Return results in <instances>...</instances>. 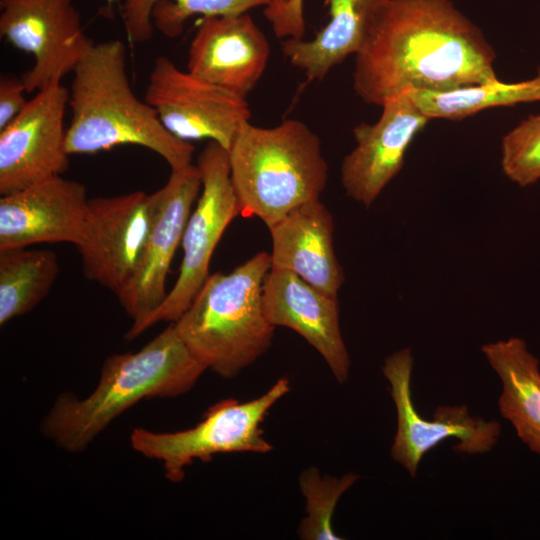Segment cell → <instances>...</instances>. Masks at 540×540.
<instances>
[{
    "mask_svg": "<svg viewBox=\"0 0 540 540\" xmlns=\"http://www.w3.org/2000/svg\"><path fill=\"white\" fill-rule=\"evenodd\" d=\"M69 91L62 82L36 92L0 130V194L62 175L69 167L64 120Z\"/></svg>",
    "mask_w": 540,
    "mask_h": 540,
    "instance_id": "obj_12",
    "label": "cell"
},
{
    "mask_svg": "<svg viewBox=\"0 0 540 540\" xmlns=\"http://www.w3.org/2000/svg\"><path fill=\"white\" fill-rule=\"evenodd\" d=\"M495 59L481 29L450 0H383L355 53L353 88L381 106L410 90L494 82Z\"/></svg>",
    "mask_w": 540,
    "mask_h": 540,
    "instance_id": "obj_1",
    "label": "cell"
},
{
    "mask_svg": "<svg viewBox=\"0 0 540 540\" xmlns=\"http://www.w3.org/2000/svg\"><path fill=\"white\" fill-rule=\"evenodd\" d=\"M144 100L175 137L208 139L227 151L251 115L246 98L181 70L166 56L154 60Z\"/></svg>",
    "mask_w": 540,
    "mask_h": 540,
    "instance_id": "obj_9",
    "label": "cell"
},
{
    "mask_svg": "<svg viewBox=\"0 0 540 540\" xmlns=\"http://www.w3.org/2000/svg\"><path fill=\"white\" fill-rule=\"evenodd\" d=\"M268 4L269 0H123L120 15L127 41L138 45L150 40L154 29L177 37L195 15H237Z\"/></svg>",
    "mask_w": 540,
    "mask_h": 540,
    "instance_id": "obj_21",
    "label": "cell"
},
{
    "mask_svg": "<svg viewBox=\"0 0 540 540\" xmlns=\"http://www.w3.org/2000/svg\"><path fill=\"white\" fill-rule=\"evenodd\" d=\"M271 257L259 252L228 274H210L174 323L193 355L224 378L237 376L271 346L275 327L262 289Z\"/></svg>",
    "mask_w": 540,
    "mask_h": 540,
    "instance_id": "obj_5",
    "label": "cell"
},
{
    "mask_svg": "<svg viewBox=\"0 0 540 540\" xmlns=\"http://www.w3.org/2000/svg\"><path fill=\"white\" fill-rule=\"evenodd\" d=\"M89 199L83 184L54 176L0 198V251L81 242Z\"/></svg>",
    "mask_w": 540,
    "mask_h": 540,
    "instance_id": "obj_15",
    "label": "cell"
},
{
    "mask_svg": "<svg viewBox=\"0 0 540 540\" xmlns=\"http://www.w3.org/2000/svg\"><path fill=\"white\" fill-rule=\"evenodd\" d=\"M382 1L328 0V23L311 40L283 41V54L309 80H322L359 50Z\"/></svg>",
    "mask_w": 540,
    "mask_h": 540,
    "instance_id": "obj_20",
    "label": "cell"
},
{
    "mask_svg": "<svg viewBox=\"0 0 540 540\" xmlns=\"http://www.w3.org/2000/svg\"><path fill=\"white\" fill-rule=\"evenodd\" d=\"M413 366V354L408 347L390 354L382 365L397 420L391 458L415 478L425 454L450 438L458 440L453 446L457 453L490 452L501 435L499 422L474 416L465 405H440L431 420L418 413L411 390Z\"/></svg>",
    "mask_w": 540,
    "mask_h": 540,
    "instance_id": "obj_8",
    "label": "cell"
},
{
    "mask_svg": "<svg viewBox=\"0 0 540 540\" xmlns=\"http://www.w3.org/2000/svg\"><path fill=\"white\" fill-rule=\"evenodd\" d=\"M269 55L267 38L248 13L207 17L191 40L187 70L246 98L262 77Z\"/></svg>",
    "mask_w": 540,
    "mask_h": 540,
    "instance_id": "obj_16",
    "label": "cell"
},
{
    "mask_svg": "<svg viewBox=\"0 0 540 540\" xmlns=\"http://www.w3.org/2000/svg\"><path fill=\"white\" fill-rule=\"evenodd\" d=\"M0 35L32 55L21 77L29 93L61 82L93 45L72 0H0Z\"/></svg>",
    "mask_w": 540,
    "mask_h": 540,
    "instance_id": "obj_11",
    "label": "cell"
},
{
    "mask_svg": "<svg viewBox=\"0 0 540 540\" xmlns=\"http://www.w3.org/2000/svg\"><path fill=\"white\" fill-rule=\"evenodd\" d=\"M201 189L200 171L190 164L171 170L167 183L158 190L157 214L143 256L131 281L116 296L133 320L131 327L142 323L165 299L170 264Z\"/></svg>",
    "mask_w": 540,
    "mask_h": 540,
    "instance_id": "obj_13",
    "label": "cell"
},
{
    "mask_svg": "<svg viewBox=\"0 0 540 540\" xmlns=\"http://www.w3.org/2000/svg\"><path fill=\"white\" fill-rule=\"evenodd\" d=\"M241 215L271 226L298 205L319 199L328 166L319 137L302 121L271 128L245 123L228 149Z\"/></svg>",
    "mask_w": 540,
    "mask_h": 540,
    "instance_id": "obj_4",
    "label": "cell"
},
{
    "mask_svg": "<svg viewBox=\"0 0 540 540\" xmlns=\"http://www.w3.org/2000/svg\"><path fill=\"white\" fill-rule=\"evenodd\" d=\"M23 81L11 76L0 79V130L6 127L27 105Z\"/></svg>",
    "mask_w": 540,
    "mask_h": 540,
    "instance_id": "obj_27",
    "label": "cell"
},
{
    "mask_svg": "<svg viewBox=\"0 0 540 540\" xmlns=\"http://www.w3.org/2000/svg\"><path fill=\"white\" fill-rule=\"evenodd\" d=\"M264 15L279 38L302 39L305 32L304 0H269Z\"/></svg>",
    "mask_w": 540,
    "mask_h": 540,
    "instance_id": "obj_26",
    "label": "cell"
},
{
    "mask_svg": "<svg viewBox=\"0 0 540 540\" xmlns=\"http://www.w3.org/2000/svg\"><path fill=\"white\" fill-rule=\"evenodd\" d=\"M264 313L274 326L287 327L320 353L339 384L351 368L340 322L337 297L329 296L295 273L271 268L262 289Z\"/></svg>",
    "mask_w": 540,
    "mask_h": 540,
    "instance_id": "obj_17",
    "label": "cell"
},
{
    "mask_svg": "<svg viewBox=\"0 0 540 540\" xmlns=\"http://www.w3.org/2000/svg\"><path fill=\"white\" fill-rule=\"evenodd\" d=\"M501 167L521 187L540 181V115H530L504 135Z\"/></svg>",
    "mask_w": 540,
    "mask_h": 540,
    "instance_id": "obj_25",
    "label": "cell"
},
{
    "mask_svg": "<svg viewBox=\"0 0 540 540\" xmlns=\"http://www.w3.org/2000/svg\"><path fill=\"white\" fill-rule=\"evenodd\" d=\"M289 390V380L282 377L258 398L217 402L187 430L160 433L135 428L131 446L143 456L159 460L171 482L182 481L185 468L196 459L206 462L219 453H268L273 446L264 438L261 425L272 406Z\"/></svg>",
    "mask_w": 540,
    "mask_h": 540,
    "instance_id": "obj_6",
    "label": "cell"
},
{
    "mask_svg": "<svg viewBox=\"0 0 540 540\" xmlns=\"http://www.w3.org/2000/svg\"><path fill=\"white\" fill-rule=\"evenodd\" d=\"M501 382L498 408L519 439L540 456V362L520 337L481 347Z\"/></svg>",
    "mask_w": 540,
    "mask_h": 540,
    "instance_id": "obj_19",
    "label": "cell"
},
{
    "mask_svg": "<svg viewBox=\"0 0 540 540\" xmlns=\"http://www.w3.org/2000/svg\"><path fill=\"white\" fill-rule=\"evenodd\" d=\"M381 107L375 123L354 127L356 146L344 157L340 169L347 195L367 208L400 172L410 143L429 120L407 92L386 100Z\"/></svg>",
    "mask_w": 540,
    "mask_h": 540,
    "instance_id": "obj_14",
    "label": "cell"
},
{
    "mask_svg": "<svg viewBox=\"0 0 540 540\" xmlns=\"http://www.w3.org/2000/svg\"><path fill=\"white\" fill-rule=\"evenodd\" d=\"M158 190L89 199L84 235L76 247L83 273L116 296L135 275L157 214Z\"/></svg>",
    "mask_w": 540,
    "mask_h": 540,
    "instance_id": "obj_10",
    "label": "cell"
},
{
    "mask_svg": "<svg viewBox=\"0 0 540 540\" xmlns=\"http://www.w3.org/2000/svg\"><path fill=\"white\" fill-rule=\"evenodd\" d=\"M268 229L271 268L291 271L337 297L345 276L334 251L333 217L319 199L298 205Z\"/></svg>",
    "mask_w": 540,
    "mask_h": 540,
    "instance_id": "obj_18",
    "label": "cell"
},
{
    "mask_svg": "<svg viewBox=\"0 0 540 540\" xmlns=\"http://www.w3.org/2000/svg\"><path fill=\"white\" fill-rule=\"evenodd\" d=\"M359 479L354 472L340 477L321 475L316 467H309L299 476V487L306 500V516L298 527L303 540H340L333 528V515L341 496Z\"/></svg>",
    "mask_w": 540,
    "mask_h": 540,
    "instance_id": "obj_24",
    "label": "cell"
},
{
    "mask_svg": "<svg viewBox=\"0 0 540 540\" xmlns=\"http://www.w3.org/2000/svg\"><path fill=\"white\" fill-rule=\"evenodd\" d=\"M429 118L461 120L484 109L540 101V68L535 77L517 83L498 80L446 91L407 92Z\"/></svg>",
    "mask_w": 540,
    "mask_h": 540,
    "instance_id": "obj_23",
    "label": "cell"
},
{
    "mask_svg": "<svg viewBox=\"0 0 540 540\" xmlns=\"http://www.w3.org/2000/svg\"><path fill=\"white\" fill-rule=\"evenodd\" d=\"M72 74L71 120L66 130L69 155L136 145L158 154L171 170L191 164L194 146L171 134L154 108L135 95L121 40L93 43Z\"/></svg>",
    "mask_w": 540,
    "mask_h": 540,
    "instance_id": "obj_2",
    "label": "cell"
},
{
    "mask_svg": "<svg viewBox=\"0 0 540 540\" xmlns=\"http://www.w3.org/2000/svg\"><path fill=\"white\" fill-rule=\"evenodd\" d=\"M105 2L111 8L114 4H120L121 0H105Z\"/></svg>",
    "mask_w": 540,
    "mask_h": 540,
    "instance_id": "obj_28",
    "label": "cell"
},
{
    "mask_svg": "<svg viewBox=\"0 0 540 540\" xmlns=\"http://www.w3.org/2000/svg\"><path fill=\"white\" fill-rule=\"evenodd\" d=\"M59 273L55 252L27 247L0 251V324L30 312Z\"/></svg>",
    "mask_w": 540,
    "mask_h": 540,
    "instance_id": "obj_22",
    "label": "cell"
},
{
    "mask_svg": "<svg viewBox=\"0 0 540 540\" xmlns=\"http://www.w3.org/2000/svg\"><path fill=\"white\" fill-rule=\"evenodd\" d=\"M205 370L173 323L140 350L109 356L96 388L86 398L61 394L44 417L41 431L68 452L83 451L139 401L180 396Z\"/></svg>",
    "mask_w": 540,
    "mask_h": 540,
    "instance_id": "obj_3",
    "label": "cell"
},
{
    "mask_svg": "<svg viewBox=\"0 0 540 540\" xmlns=\"http://www.w3.org/2000/svg\"><path fill=\"white\" fill-rule=\"evenodd\" d=\"M197 167L202 189L182 237L179 276L161 305L138 326L130 327L125 334L128 340L156 323L179 319L208 279L211 257L225 229L241 214L227 149L209 141L198 157Z\"/></svg>",
    "mask_w": 540,
    "mask_h": 540,
    "instance_id": "obj_7",
    "label": "cell"
}]
</instances>
